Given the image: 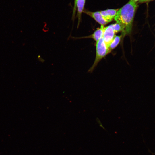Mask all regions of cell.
I'll list each match as a JSON object with an SVG mask.
<instances>
[{
    "label": "cell",
    "mask_w": 155,
    "mask_h": 155,
    "mask_svg": "<svg viewBox=\"0 0 155 155\" xmlns=\"http://www.w3.org/2000/svg\"><path fill=\"white\" fill-rule=\"evenodd\" d=\"M115 34L109 25L104 27L102 37L108 47L115 36Z\"/></svg>",
    "instance_id": "cell-5"
},
{
    "label": "cell",
    "mask_w": 155,
    "mask_h": 155,
    "mask_svg": "<svg viewBox=\"0 0 155 155\" xmlns=\"http://www.w3.org/2000/svg\"><path fill=\"white\" fill-rule=\"evenodd\" d=\"M116 33L119 32H121L122 28L121 26L119 24L116 22L115 23L109 25Z\"/></svg>",
    "instance_id": "cell-9"
},
{
    "label": "cell",
    "mask_w": 155,
    "mask_h": 155,
    "mask_svg": "<svg viewBox=\"0 0 155 155\" xmlns=\"http://www.w3.org/2000/svg\"><path fill=\"white\" fill-rule=\"evenodd\" d=\"M153 0H140L137 3H144L146 2H148L149 1H152Z\"/></svg>",
    "instance_id": "cell-11"
},
{
    "label": "cell",
    "mask_w": 155,
    "mask_h": 155,
    "mask_svg": "<svg viewBox=\"0 0 155 155\" xmlns=\"http://www.w3.org/2000/svg\"><path fill=\"white\" fill-rule=\"evenodd\" d=\"M83 12L92 18L101 25L104 26L109 23L102 16L100 11L92 12L84 10Z\"/></svg>",
    "instance_id": "cell-3"
},
{
    "label": "cell",
    "mask_w": 155,
    "mask_h": 155,
    "mask_svg": "<svg viewBox=\"0 0 155 155\" xmlns=\"http://www.w3.org/2000/svg\"><path fill=\"white\" fill-rule=\"evenodd\" d=\"M122 38L121 35L119 36H115L108 47L111 51L118 45Z\"/></svg>",
    "instance_id": "cell-8"
},
{
    "label": "cell",
    "mask_w": 155,
    "mask_h": 155,
    "mask_svg": "<svg viewBox=\"0 0 155 155\" xmlns=\"http://www.w3.org/2000/svg\"><path fill=\"white\" fill-rule=\"evenodd\" d=\"M129 0L135 3H137L140 0Z\"/></svg>",
    "instance_id": "cell-12"
},
{
    "label": "cell",
    "mask_w": 155,
    "mask_h": 155,
    "mask_svg": "<svg viewBox=\"0 0 155 155\" xmlns=\"http://www.w3.org/2000/svg\"><path fill=\"white\" fill-rule=\"evenodd\" d=\"M111 52L102 37L96 44V55L94 62L88 71L92 72L98 63L106 55Z\"/></svg>",
    "instance_id": "cell-2"
},
{
    "label": "cell",
    "mask_w": 155,
    "mask_h": 155,
    "mask_svg": "<svg viewBox=\"0 0 155 155\" xmlns=\"http://www.w3.org/2000/svg\"><path fill=\"white\" fill-rule=\"evenodd\" d=\"M86 0H77V13L76 17L78 19L77 28H78L81 20V16L82 13L84 10Z\"/></svg>",
    "instance_id": "cell-7"
},
{
    "label": "cell",
    "mask_w": 155,
    "mask_h": 155,
    "mask_svg": "<svg viewBox=\"0 0 155 155\" xmlns=\"http://www.w3.org/2000/svg\"><path fill=\"white\" fill-rule=\"evenodd\" d=\"M77 0H74V6L73 10L72 16L71 18L72 20L73 21V23L74 22L76 15V11L77 10Z\"/></svg>",
    "instance_id": "cell-10"
},
{
    "label": "cell",
    "mask_w": 155,
    "mask_h": 155,
    "mask_svg": "<svg viewBox=\"0 0 155 155\" xmlns=\"http://www.w3.org/2000/svg\"><path fill=\"white\" fill-rule=\"evenodd\" d=\"M138 7L137 3L129 0L117 11L114 20L122 27V38L130 34L131 32L134 18Z\"/></svg>",
    "instance_id": "cell-1"
},
{
    "label": "cell",
    "mask_w": 155,
    "mask_h": 155,
    "mask_svg": "<svg viewBox=\"0 0 155 155\" xmlns=\"http://www.w3.org/2000/svg\"><path fill=\"white\" fill-rule=\"evenodd\" d=\"M118 9H108L100 11V12L102 16L110 22L114 19Z\"/></svg>",
    "instance_id": "cell-6"
},
{
    "label": "cell",
    "mask_w": 155,
    "mask_h": 155,
    "mask_svg": "<svg viewBox=\"0 0 155 155\" xmlns=\"http://www.w3.org/2000/svg\"><path fill=\"white\" fill-rule=\"evenodd\" d=\"M104 26L101 25L100 28H98L92 34L90 35L80 37L72 36L71 38L74 40L83 38H91L95 41L97 42L102 36L104 29Z\"/></svg>",
    "instance_id": "cell-4"
}]
</instances>
